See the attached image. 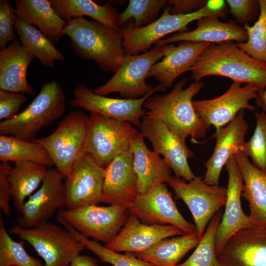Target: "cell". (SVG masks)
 Instances as JSON below:
<instances>
[{"label": "cell", "mask_w": 266, "mask_h": 266, "mask_svg": "<svg viewBox=\"0 0 266 266\" xmlns=\"http://www.w3.org/2000/svg\"><path fill=\"white\" fill-rule=\"evenodd\" d=\"M186 83V79L183 78L168 94L151 96L143 106L146 116L161 120L184 141L190 136L197 143L206 136L208 130L192 104L193 97L200 93L204 82L194 81L184 89Z\"/></svg>", "instance_id": "6da1fadb"}, {"label": "cell", "mask_w": 266, "mask_h": 266, "mask_svg": "<svg viewBox=\"0 0 266 266\" xmlns=\"http://www.w3.org/2000/svg\"><path fill=\"white\" fill-rule=\"evenodd\" d=\"M189 71L195 81L218 75L256 86L259 93L266 89V64L254 59L232 41L210 43Z\"/></svg>", "instance_id": "7a4b0ae2"}, {"label": "cell", "mask_w": 266, "mask_h": 266, "mask_svg": "<svg viewBox=\"0 0 266 266\" xmlns=\"http://www.w3.org/2000/svg\"><path fill=\"white\" fill-rule=\"evenodd\" d=\"M64 34L79 58L93 60L104 72L114 73L122 63L125 55L121 31L81 17L66 22Z\"/></svg>", "instance_id": "3957f363"}, {"label": "cell", "mask_w": 266, "mask_h": 266, "mask_svg": "<svg viewBox=\"0 0 266 266\" xmlns=\"http://www.w3.org/2000/svg\"><path fill=\"white\" fill-rule=\"evenodd\" d=\"M227 8L225 0H209L203 7L193 12L172 14L171 5H166L160 17L149 25L139 29L129 25L121 29L124 54L136 55L146 52L153 44L169 33L189 32V24L201 18L215 16L225 18Z\"/></svg>", "instance_id": "277c9868"}, {"label": "cell", "mask_w": 266, "mask_h": 266, "mask_svg": "<svg viewBox=\"0 0 266 266\" xmlns=\"http://www.w3.org/2000/svg\"><path fill=\"white\" fill-rule=\"evenodd\" d=\"M66 103V94L60 83L55 80L46 82L23 111L0 122V134L33 141L42 129L64 114Z\"/></svg>", "instance_id": "5b68a950"}, {"label": "cell", "mask_w": 266, "mask_h": 266, "mask_svg": "<svg viewBox=\"0 0 266 266\" xmlns=\"http://www.w3.org/2000/svg\"><path fill=\"white\" fill-rule=\"evenodd\" d=\"M174 46L166 44L138 55H125L112 77L103 85L93 89V92L102 96L117 93L123 99L135 100L151 93L162 91L159 85L153 87L146 83V79L153 66Z\"/></svg>", "instance_id": "8992f818"}, {"label": "cell", "mask_w": 266, "mask_h": 266, "mask_svg": "<svg viewBox=\"0 0 266 266\" xmlns=\"http://www.w3.org/2000/svg\"><path fill=\"white\" fill-rule=\"evenodd\" d=\"M138 131L130 123L96 113H90L84 152L90 154L103 168L117 156L131 149Z\"/></svg>", "instance_id": "52a82bcc"}, {"label": "cell", "mask_w": 266, "mask_h": 266, "mask_svg": "<svg viewBox=\"0 0 266 266\" xmlns=\"http://www.w3.org/2000/svg\"><path fill=\"white\" fill-rule=\"evenodd\" d=\"M89 117L81 110L70 111L59 123L52 133L33 140L46 150L63 178L70 172L84 153Z\"/></svg>", "instance_id": "ba28073f"}, {"label": "cell", "mask_w": 266, "mask_h": 266, "mask_svg": "<svg viewBox=\"0 0 266 266\" xmlns=\"http://www.w3.org/2000/svg\"><path fill=\"white\" fill-rule=\"evenodd\" d=\"M8 231L31 244L43 260L44 266H69L86 249L66 229L48 222L31 229L17 225Z\"/></svg>", "instance_id": "9c48e42d"}, {"label": "cell", "mask_w": 266, "mask_h": 266, "mask_svg": "<svg viewBox=\"0 0 266 266\" xmlns=\"http://www.w3.org/2000/svg\"><path fill=\"white\" fill-rule=\"evenodd\" d=\"M127 212L119 205H90L71 209L63 208L57 215L85 237L106 245L124 226L128 218Z\"/></svg>", "instance_id": "30bf717a"}, {"label": "cell", "mask_w": 266, "mask_h": 266, "mask_svg": "<svg viewBox=\"0 0 266 266\" xmlns=\"http://www.w3.org/2000/svg\"><path fill=\"white\" fill-rule=\"evenodd\" d=\"M168 184L173 189L177 199L187 205L194 218L197 232L200 237L214 215L225 206L227 187L210 185L200 176H196L188 182L172 176Z\"/></svg>", "instance_id": "8fae6325"}, {"label": "cell", "mask_w": 266, "mask_h": 266, "mask_svg": "<svg viewBox=\"0 0 266 266\" xmlns=\"http://www.w3.org/2000/svg\"><path fill=\"white\" fill-rule=\"evenodd\" d=\"M241 84L233 82L225 93L216 98L193 100L195 111L208 129L211 126L216 129L227 126L241 110H256L257 107L249 101L256 98L259 89L250 84L241 87Z\"/></svg>", "instance_id": "7c38bea8"}, {"label": "cell", "mask_w": 266, "mask_h": 266, "mask_svg": "<svg viewBox=\"0 0 266 266\" xmlns=\"http://www.w3.org/2000/svg\"><path fill=\"white\" fill-rule=\"evenodd\" d=\"M104 168L84 152L65 178V206L71 209L101 202Z\"/></svg>", "instance_id": "4fadbf2b"}, {"label": "cell", "mask_w": 266, "mask_h": 266, "mask_svg": "<svg viewBox=\"0 0 266 266\" xmlns=\"http://www.w3.org/2000/svg\"><path fill=\"white\" fill-rule=\"evenodd\" d=\"M140 133L151 143L153 151L162 155L175 174L186 181L196 176L189 165L188 160L194 157V152L187 146L186 141L171 131L161 120L142 118Z\"/></svg>", "instance_id": "5bb4252c"}, {"label": "cell", "mask_w": 266, "mask_h": 266, "mask_svg": "<svg viewBox=\"0 0 266 266\" xmlns=\"http://www.w3.org/2000/svg\"><path fill=\"white\" fill-rule=\"evenodd\" d=\"M154 93L135 100L115 99L97 95L86 85L78 84L73 90L74 98L70 103L73 107L126 121L140 128L142 118L146 112L143 103Z\"/></svg>", "instance_id": "9a60e30c"}, {"label": "cell", "mask_w": 266, "mask_h": 266, "mask_svg": "<svg viewBox=\"0 0 266 266\" xmlns=\"http://www.w3.org/2000/svg\"><path fill=\"white\" fill-rule=\"evenodd\" d=\"M64 179L55 168H48L40 188L25 201L18 225L36 227L47 222L58 209L65 206Z\"/></svg>", "instance_id": "2e32d148"}, {"label": "cell", "mask_w": 266, "mask_h": 266, "mask_svg": "<svg viewBox=\"0 0 266 266\" xmlns=\"http://www.w3.org/2000/svg\"><path fill=\"white\" fill-rule=\"evenodd\" d=\"M132 214L153 224L176 227L185 234L197 232L195 225L187 221L178 210L165 183L140 195L128 209Z\"/></svg>", "instance_id": "e0dca14e"}, {"label": "cell", "mask_w": 266, "mask_h": 266, "mask_svg": "<svg viewBox=\"0 0 266 266\" xmlns=\"http://www.w3.org/2000/svg\"><path fill=\"white\" fill-rule=\"evenodd\" d=\"M226 168L229 178L227 197L224 211L215 235L217 256L234 233L242 229L254 226L249 216L244 212L241 206L243 181L234 155L228 160Z\"/></svg>", "instance_id": "ac0fdd59"}, {"label": "cell", "mask_w": 266, "mask_h": 266, "mask_svg": "<svg viewBox=\"0 0 266 266\" xmlns=\"http://www.w3.org/2000/svg\"><path fill=\"white\" fill-rule=\"evenodd\" d=\"M131 149L116 157L104 168L101 202L126 209L139 196Z\"/></svg>", "instance_id": "d6986e66"}, {"label": "cell", "mask_w": 266, "mask_h": 266, "mask_svg": "<svg viewBox=\"0 0 266 266\" xmlns=\"http://www.w3.org/2000/svg\"><path fill=\"white\" fill-rule=\"evenodd\" d=\"M219 266H266V227L234 233L218 255Z\"/></svg>", "instance_id": "ffe728a7"}, {"label": "cell", "mask_w": 266, "mask_h": 266, "mask_svg": "<svg viewBox=\"0 0 266 266\" xmlns=\"http://www.w3.org/2000/svg\"><path fill=\"white\" fill-rule=\"evenodd\" d=\"M248 129L244 110H241L229 124L216 129L212 136V138L216 139L213 152L204 163V182L210 185H219L222 168L231 156L237 151H241Z\"/></svg>", "instance_id": "44dd1931"}, {"label": "cell", "mask_w": 266, "mask_h": 266, "mask_svg": "<svg viewBox=\"0 0 266 266\" xmlns=\"http://www.w3.org/2000/svg\"><path fill=\"white\" fill-rule=\"evenodd\" d=\"M184 234L172 225L142 224L138 218L131 214L114 239L105 246L117 252L137 253L147 250L162 239Z\"/></svg>", "instance_id": "7402d4cb"}, {"label": "cell", "mask_w": 266, "mask_h": 266, "mask_svg": "<svg viewBox=\"0 0 266 266\" xmlns=\"http://www.w3.org/2000/svg\"><path fill=\"white\" fill-rule=\"evenodd\" d=\"M197 25V28L192 31L178 32L158 41L154 44L155 47L176 42L219 43L233 40L245 42L248 39L244 26H239L234 21L222 22L217 16H209L198 20Z\"/></svg>", "instance_id": "603a6c76"}, {"label": "cell", "mask_w": 266, "mask_h": 266, "mask_svg": "<svg viewBox=\"0 0 266 266\" xmlns=\"http://www.w3.org/2000/svg\"><path fill=\"white\" fill-rule=\"evenodd\" d=\"M131 150L139 195L160 184L168 183L172 177L171 167L164 158L147 147L140 132L133 140Z\"/></svg>", "instance_id": "cb8c5ba5"}, {"label": "cell", "mask_w": 266, "mask_h": 266, "mask_svg": "<svg viewBox=\"0 0 266 266\" xmlns=\"http://www.w3.org/2000/svg\"><path fill=\"white\" fill-rule=\"evenodd\" d=\"M207 42H181L172 47L161 61L151 67L148 77L158 81L162 91L172 86L175 80L188 70L210 44Z\"/></svg>", "instance_id": "d4e9b609"}, {"label": "cell", "mask_w": 266, "mask_h": 266, "mask_svg": "<svg viewBox=\"0 0 266 266\" xmlns=\"http://www.w3.org/2000/svg\"><path fill=\"white\" fill-rule=\"evenodd\" d=\"M34 58L18 39L0 51V90L33 95L27 80L28 67Z\"/></svg>", "instance_id": "484cf974"}, {"label": "cell", "mask_w": 266, "mask_h": 266, "mask_svg": "<svg viewBox=\"0 0 266 266\" xmlns=\"http://www.w3.org/2000/svg\"><path fill=\"white\" fill-rule=\"evenodd\" d=\"M243 181L242 197L247 200L254 226L266 227V171L254 166L242 151L234 154Z\"/></svg>", "instance_id": "4316f807"}, {"label": "cell", "mask_w": 266, "mask_h": 266, "mask_svg": "<svg viewBox=\"0 0 266 266\" xmlns=\"http://www.w3.org/2000/svg\"><path fill=\"white\" fill-rule=\"evenodd\" d=\"M14 9L17 17L37 27L54 44L64 35L66 22L58 15L50 0H16Z\"/></svg>", "instance_id": "83f0119b"}, {"label": "cell", "mask_w": 266, "mask_h": 266, "mask_svg": "<svg viewBox=\"0 0 266 266\" xmlns=\"http://www.w3.org/2000/svg\"><path fill=\"white\" fill-rule=\"evenodd\" d=\"M61 18L66 22L89 16L114 30L120 31L116 8L109 2L100 5L90 0H50Z\"/></svg>", "instance_id": "f1b7e54d"}, {"label": "cell", "mask_w": 266, "mask_h": 266, "mask_svg": "<svg viewBox=\"0 0 266 266\" xmlns=\"http://www.w3.org/2000/svg\"><path fill=\"white\" fill-rule=\"evenodd\" d=\"M200 238L197 232L165 238L136 255L154 266H176L189 251L197 246Z\"/></svg>", "instance_id": "f546056e"}, {"label": "cell", "mask_w": 266, "mask_h": 266, "mask_svg": "<svg viewBox=\"0 0 266 266\" xmlns=\"http://www.w3.org/2000/svg\"><path fill=\"white\" fill-rule=\"evenodd\" d=\"M45 165L29 162L14 163L8 174L14 208L22 213L26 199L42 183L48 170Z\"/></svg>", "instance_id": "4dcf8cb0"}, {"label": "cell", "mask_w": 266, "mask_h": 266, "mask_svg": "<svg viewBox=\"0 0 266 266\" xmlns=\"http://www.w3.org/2000/svg\"><path fill=\"white\" fill-rule=\"evenodd\" d=\"M14 30L23 47L34 58L37 59L42 66L53 68L56 61H64L65 56L44 34L16 15Z\"/></svg>", "instance_id": "1f68e13d"}, {"label": "cell", "mask_w": 266, "mask_h": 266, "mask_svg": "<svg viewBox=\"0 0 266 266\" xmlns=\"http://www.w3.org/2000/svg\"><path fill=\"white\" fill-rule=\"evenodd\" d=\"M0 162L29 161L47 166H54L46 150L33 141L0 135Z\"/></svg>", "instance_id": "d6a6232c"}, {"label": "cell", "mask_w": 266, "mask_h": 266, "mask_svg": "<svg viewBox=\"0 0 266 266\" xmlns=\"http://www.w3.org/2000/svg\"><path fill=\"white\" fill-rule=\"evenodd\" d=\"M223 212L220 209L212 217L191 256L176 266H219L215 248V235Z\"/></svg>", "instance_id": "836d02e7"}, {"label": "cell", "mask_w": 266, "mask_h": 266, "mask_svg": "<svg viewBox=\"0 0 266 266\" xmlns=\"http://www.w3.org/2000/svg\"><path fill=\"white\" fill-rule=\"evenodd\" d=\"M58 222L66 229L78 241L82 242L85 248L95 254L103 263L110 264L113 266H154L152 264L129 254H122L102 246L96 240H92L75 230L59 216Z\"/></svg>", "instance_id": "e575fe53"}, {"label": "cell", "mask_w": 266, "mask_h": 266, "mask_svg": "<svg viewBox=\"0 0 266 266\" xmlns=\"http://www.w3.org/2000/svg\"><path fill=\"white\" fill-rule=\"evenodd\" d=\"M260 15L254 25L244 26L248 35L245 42L236 45L254 59L266 64V0H259Z\"/></svg>", "instance_id": "d590c367"}, {"label": "cell", "mask_w": 266, "mask_h": 266, "mask_svg": "<svg viewBox=\"0 0 266 266\" xmlns=\"http://www.w3.org/2000/svg\"><path fill=\"white\" fill-rule=\"evenodd\" d=\"M23 244V240L17 242L11 238L0 216V266H44L27 252Z\"/></svg>", "instance_id": "8d00e7d4"}, {"label": "cell", "mask_w": 266, "mask_h": 266, "mask_svg": "<svg viewBox=\"0 0 266 266\" xmlns=\"http://www.w3.org/2000/svg\"><path fill=\"white\" fill-rule=\"evenodd\" d=\"M167 4V0H130L126 8L118 14L119 26L133 18L136 29L145 27L157 19L160 10Z\"/></svg>", "instance_id": "74e56055"}, {"label": "cell", "mask_w": 266, "mask_h": 266, "mask_svg": "<svg viewBox=\"0 0 266 266\" xmlns=\"http://www.w3.org/2000/svg\"><path fill=\"white\" fill-rule=\"evenodd\" d=\"M256 127L253 134L245 141L241 150L252 164L260 170L266 171V112H255Z\"/></svg>", "instance_id": "f35d334b"}, {"label": "cell", "mask_w": 266, "mask_h": 266, "mask_svg": "<svg viewBox=\"0 0 266 266\" xmlns=\"http://www.w3.org/2000/svg\"><path fill=\"white\" fill-rule=\"evenodd\" d=\"M16 14L8 0H0V49L17 39L14 25Z\"/></svg>", "instance_id": "ab89813d"}, {"label": "cell", "mask_w": 266, "mask_h": 266, "mask_svg": "<svg viewBox=\"0 0 266 266\" xmlns=\"http://www.w3.org/2000/svg\"><path fill=\"white\" fill-rule=\"evenodd\" d=\"M229 12L239 23L249 25L260 15L259 0H227Z\"/></svg>", "instance_id": "60d3db41"}, {"label": "cell", "mask_w": 266, "mask_h": 266, "mask_svg": "<svg viewBox=\"0 0 266 266\" xmlns=\"http://www.w3.org/2000/svg\"><path fill=\"white\" fill-rule=\"evenodd\" d=\"M25 94L0 90V120H8L14 117L27 101Z\"/></svg>", "instance_id": "b9f144b4"}, {"label": "cell", "mask_w": 266, "mask_h": 266, "mask_svg": "<svg viewBox=\"0 0 266 266\" xmlns=\"http://www.w3.org/2000/svg\"><path fill=\"white\" fill-rule=\"evenodd\" d=\"M11 167L9 163L0 162V208L3 213L10 217V206L11 199V188L8 179L9 172Z\"/></svg>", "instance_id": "7bdbcfd3"}, {"label": "cell", "mask_w": 266, "mask_h": 266, "mask_svg": "<svg viewBox=\"0 0 266 266\" xmlns=\"http://www.w3.org/2000/svg\"><path fill=\"white\" fill-rule=\"evenodd\" d=\"M206 0H168L167 4L171 5L172 14H185L196 11L206 3Z\"/></svg>", "instance_id": "ee69618b"}, {"label": "cell", "mask_w": 266, "mask_h": 266, "mask_svg": "<svg viewBox=\"0 0 266 266\" xmlns=\"http://www.w3.org/2000/svg\"><path fill=\"white\" fill-rule=\"evenodd\" d=\"M69 266H98L97 261L89 256L80 254L75 257Z\"/></svg>", "instance_id": "f6af8a7d"}, {"label": "cell", "mask_w": 266, "mask_h": 266, "mask_svg": "<svg viewBox=\"0 0 266 266\" xmlns=\"http://www.w3.org/2000/svg\"><path fill=\"white\" fill-rule=\"evenodd\" d=\"M255 100L257 105L266 112V89L263 92L258 93Z\"/></svg>", "instance_id": "bcb514c9"}]
</instances>
